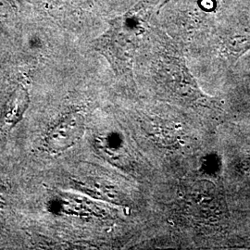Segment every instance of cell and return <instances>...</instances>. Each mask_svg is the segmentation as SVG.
I'll use <instances>...</instances> for the list:
<instances>
[{
	"label": "cell",
	"mask_w": 250,
	"mask_h": 250,
	"mask_svg": "<svg viewBox=\"0 0 250 250\" xmlns=\"http://www.w3.org/2000/svg\"><path fill=\"white\" fill-rule=\"evenodd\" d=\"M154 1L141 0L125 14L114 19L107 32L95 42V47L110 62L118 76L133 87L134 59L145 37L151 31Z\"/></svg>",
	"instance_id": "cell-1"
},
{
	"label": "cell",
	"mask_w": 250,
	"mask_h": 250,
	"mask_svg": "<svg viewBox=\"0 0 250 250\" xmlns=\"http://www.w3.org/2000/svg\"><path fill=\"white\" fill-rule=\"evenodd\" d=\"M161 51L154 64L155 79L173 98L188 103L209 107L215 100L200 89L189 71L186 58L178 46L173 44L163 32L157 29Z\"/></svg>",
	"instance_id": "cell-2"
},
{
	"label": "cell",
	"mask_w": 250,
	"mask_h": 250,
	"mask_svg": "<svg viewBox=\"0 0 250 250\" xmlns=\"http://www.w3.org/2000/svg\"><path fill=\"white\" fill-rule=\"evenodd\" d=\"M214 188L208 182H199L189 188L186 196V204L190 214L208 222L215 216L221 215V199Z\"/></svg>",
	"instance_id": "cell-3"
},
{
	"label": "cell",
	"mask_w": 250,
	"mask_h": 250,
	"mask_svg": "<svg viewBox=\"0 0 250 250\" xmlns=\"http://www.w3.org/2000/svg\"><path fill=\"white\" fill-rule=\"evenodd\" d=\"M56 134H59L60 147H68L79 138L83 133V121L81 115L72 114L65 118L56 127Z\"/></svg>",
	"instance_id": "cell-4"
}]
</instances>
